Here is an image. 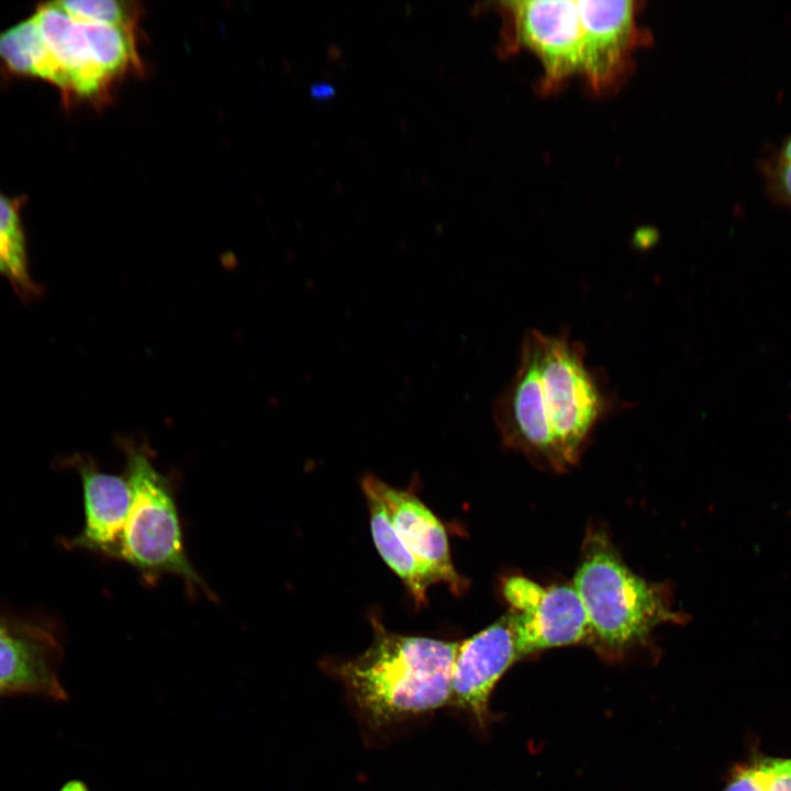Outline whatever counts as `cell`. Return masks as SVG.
Segmentation results:
<instances>
[{
	"mask_svg": "<svg viewBox=\"0 0 791 791\" xmlns=\"http://www.w3.org/2000/svg\"><path fill=\"white\" fill-rule=\"evenodd\" d=\"M62 649L52 633L0 615V694L32 693L64 701Z\"/></svg>",
	"mask_w": 791,
	"mask_h": 791,
	"instance_id": "30bf717a",
	"label": "cell"
},
{
	"mask_svg": "<svg viewBox=\"0 0 791 791\" xmlns=\"http://www.w3.org/2000/svg\"><path fill=\"white\" fill-rule=\"evenodd\" d=\"M502 592L520 657L553 647L593 639L587 614L572 586L544 587L522 576H511Z\"/></svg>",
	"mask_w": 791,
	"mask_h": 791,
	"instance_id": "8992f818",
	"label": "cell"
},
{
	"mask_svg": "<svg viewBox=\"0 0 791 791\" xmlns=\"http://www.w3.org/2000/svg\"><path fill=\"white\" fill-rule=\"evenodd\" d=\"M33 18L63 73L64 92L87 99L103 98L113 82L94 63L82 23L54 2L38 7Z\"/></svg>",
	"mask_w": 791,
	"mask_h": 791,
	"instance_id": "7c38bea8",
	"label": "cell"
},
{
	"mask_svg": "<svg viewBox=\"0 0 791 791\" xmlns=\"http://www.w3.org/2000/svg\"><path fill=\"white\" fill-rule=\"evenodd\" d=\"M769 791H791V759H778Z\"/></svg>",
	"mask_w": 791,
	"mask_h": 791,
	"instance_id": "d6986e66",
	"label": "cell"
},
{
	"mask_svg": "<svg viewBox=\"0 0 791 791\" xmlns=\"http://www.w3.org/2000/svg\"><path fill=\"white\" fill-rule=\"evenodd\" d=\"M21 202L0 194V275L19 294L37 292L29 270L27 248L20 216Z\"/></svg>",
	"mask_w": 791,
	"mask_h": 791,
	"instance_id": "9a60e30c",
	"label": "cell"
},
{
	"mask_svg": "<svg viewBox=\"0 0 791 791\" xmlns=\"http://www.w3.org/2000/svg\"><path fill=\"white\" fill-rule=\"evenodd\" d=\"M582 27L581 76L597 92L614 88L628 70L634 49L645 34L632 0H577Z\"/></svg>",
	"mask_w": 791,
	"mask_h": 791,
	"instance_id": "52a82bcc",
	"label": "cell"
},
{
	"mask_svg": "<svg viewBox=\"0 0 791 791\" xmlns=\"http://www.w3.org/2000/svg\"><path fill=\"white\" fill-rule=\"evenodd\" d=\"M612 405L584 349L569 335L528 331L516 372L493 404L503 444L555 469L575 464Z\"/></svg>",
	"mask_w": 791,
	"mask_h": 791,
	"instance_id": "6da1fadb",
	"label": "cell"
},
{
	"mask_svg": "<svg viewBox=\"0 0 791 791\" xmlns=\"http://www.w3.org/2000/svg\"><path fill=\"white\" fill-rule=\"evenodd\" d=\"M81 478L85 524L79 535L69 539V547L85 548L118 559L120 544L127 521L132 491L123 472L113 475L100 470L96 461L82 455L69 459Z\"/></svg>",
	"mask_w": 791,
	"mask_h": 791,
	"instance_id": "8fae6325",
	"label": "cell"
},
{
	"mask_svg": "<svg viewBox=\"0 0 791 791\" xmlns=\"http://www.w3.org/2000/svg\"><path fill=\"white\" fill-rule=\"evenodd\" d=\"M60 791H89L87 784L80 780H71L65 783Z\"/></svg>",
	"mask_w": 791,
	"mask_h": 791,
	"instance_id": "ffe728a7",
	"label": "cell"
},
{
	"mask_svg": "<svg viewBox=\"0 0 791 791\" xmlns=\"http://www.w3.org/2000/svg\"><path fill=\"white\" fill-rule=\"evenodd\" d=\"M592 637L621 649L643 639L677 614L661 592L633 572L604 535H591L573 577Z\"/></svg>",
	"mask_w": 791,
	"mask_h": 791,
	"instance_id": "277c9868",
	"label": "cell"
},
{
	"mask_svg": "<svg viewBox=\"0 0 791 791\" xmlns=\"http://www.w3.org/2000/svg\"><path fill=\"white\" fill-rule=\"evenodd\" d=\"M361 488L367 499L372 539L379 555L402 580L415 604L419 606L426 603V590L435 582L433 576L397 534L378 495L366 486Z\"/></svg>",
	"mask_w": 791,
	"mask_h": 791,
	"instance_id": "4fadbf2b",
	"label": "cell"
},
{
	"mask_svg": "<svg viewBox=\"0 0 791 791\" xmlns=\"http://www.w3.org/2000/svg\"><path fill=\"white\" fill-rule=\"evenodd\" d=\"M0 62L14 74L47 80L65 91L63 73L33 16L0 33Z\"/></svg>",
	"mask_w": 791,
	"mask_h": 791,
	"instance_id": "5bb4252c",
	"label": "cell"
},
{
	"mask_svg": "<svg viewBox=\"0 0 791 791\" xmlns=\"http://www.w3.org/2000/svg\"><path fill=\"white\" fill-rule=\"evenodd\" d=\"M778 157L791 160V134L784 140Z\"/></svg>",
	"mask_w": 791,
	"mask_h": 791,
	"instance_id": "44dd1931",
	"label": "cell"
},
{
	"mask_svg": "<svg viewBox=\"0 0 791 791\" xmlns=\"http://www.w3.org/2000/svg\"><path fill=\"white\" fill-rule=\"evenodd\" d=\"M512 45L534 53L543 67L542 88L553 90L582 69V27L573 0L501 3Z\"/></svg>",
	"mask_w": 791,
	"mask_h": 791,
	"instance_id": "5b68a950",
	"label": "cell"
},
{
	"mask_svg": "<svg viewBox=\"0 0 791 791\" xmlns=\"http://www.w3.org/2000/svg\"><path fill=\"white\" fill-rule=\"evenodd\" d=\"M54 3L74 20L80 22L135 30L140 20V9L132 1L65 0Z\"/></svg>",
	"mask_w": 791,
	"mask_h": 791,
	"instance_id": "2e32d148",
	"label": "cell"
},
{
	"mask_svg": "<svg viewBox=\"0 0 791 791\" xmlns=\"http://www.w3.org/2000/svg\"><path fill=\"white\" fill-rule=\"evenodd\" d=\"M762 168L767 192L775 202L791 210V160L777 156L766 161Z\"/></svg>",
	"mask_w": 791,
	"mask_h": 791,
	"instance_id": "ac0fdd59",
	"label": "cell"
},
{
	"mask_svg": "<svg viewBox=\"0 0 791 791\" xmlns=\"http://www.w3.org/2000/svg\"><path fill=\"white\" fill-rule=\"evenodd\" d=\"M777 758H756L734 772L723 791H769Z\"/></svg>",
	"mask_w": 791,
	"mask_h": 791,
	"instance_id": "e0dca14e",
	"label": "cell"
},
{
	"mask_svg": "<svg viewBox=\"0 0 791 791\" xmlns=\"http://www.w3.org/2000/svg\"><path fill=\"white\" fill-rule=\"evenodd\" d=\"M361 486L378 495L397 534L435 582L446 583L455 594L463 593L466 580L453 565L447 534L434 513L413 493L396 489L374 475H366Z\"/></svg>",
	"mask_w": 791,
	"mask_h": 791,
	"instance_id": "9c48e42d",
	"label": "cell"
},
{
	"mask_svg": "<svg viewBox=\"0 0 791 791\" xmlns=\"http://www.w3.org/2000/svg\"><path fill=\"white\" fill-rule=\"evenodd\" d=\"M510 613L461 642L454 664L449 706L484 726L493 689L505 671L520 660Z\"/></svg>",
	"mask_w": 791,
	"mask_h": 791,
	"instance_id": "ba28073f",
	"label": "cell"
},
{
	"mask_svg": "<svg viewBox=\"0 0 791 791\" xmlns=\"http://www.w3.org/2000/svg\"><path fill=\"white\" fill-rule=\"evenodd\" d=\"M367 649L323 661V669L345 690L358 718L378 732L449 706L460 642L403 635L371 617Z\"/></svg>",
	"mask_w": 791,
	"mask_h": 791,
	"instance_id": "7a4b0ae2",
	"label": "cell"
},
{
	"mask_svg": "<svg viewBox=\"0 0 791 791\" xmlns=\"http://www.w3.org/2000/svg\"><path fill=\"white\" fill-rule=\"evenodd\" d=\"M116 444L125 458L124 474L132 491L118 559L148 581L175 575L189 588L212 595L188 558L174 482L156 468L146 439L121 436Z\"/></svg>",
	"mask_w": 791,
	"mask_h": 791,
	"instance_id": "3957f363",
	"label": "cell"
}]
</instances>
